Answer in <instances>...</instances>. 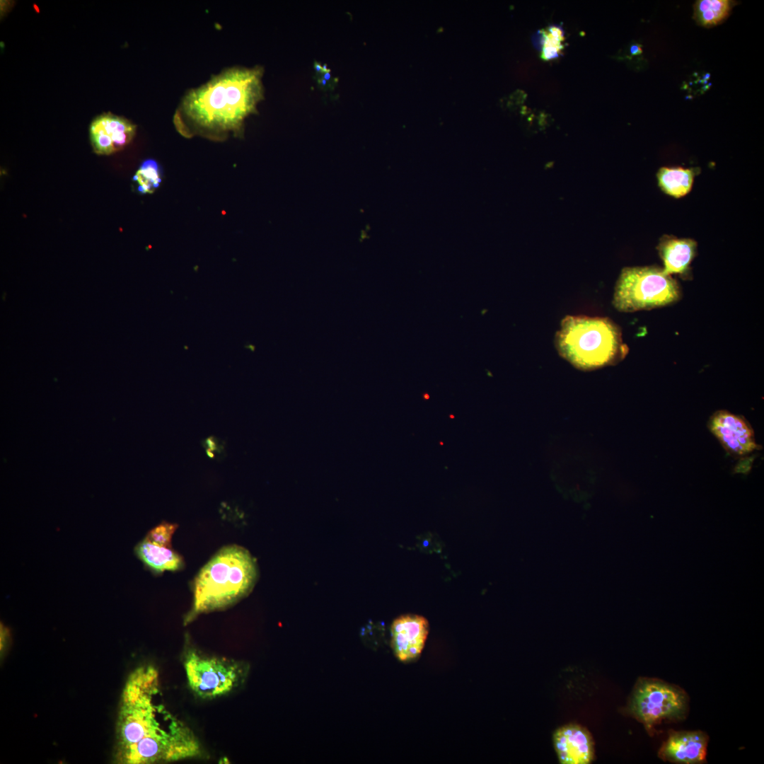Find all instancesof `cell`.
<instances>
[{"label":"cell","mask_w":764,"mask_h":764,"mask_svg":"<svg viewBox=\"0 0 764 764\" xmlns=\"http://www.w3.org/2000/svg\"><path fill=\"white\" fill-rule=\"evenodd\" d=\"M163 178L162 169L154 159L143 161L133 177L137 190L142 195L151 194L160 186Z\"/></svg>","instance_id":"ac0fdd59"},{"label":"cell","mask_w":764,"mask_h":764,"mask_svg":"<svg viewBox=\"0 0 764 764\" xmlns=\"http://www.w3.org/2000/svg\"><path fill=\"white\" fill-rule=\"evenodd\" d=\"M553 744L562 764H588L594 757V743L584 727L569 724L558 728L553 734Z\"/></svg>","instance_id":"7c38bea8"},{"label":"cell","mask_w":764,"mask_h":764,"mask_svg":"<svg viewBox=\"0 0 764 764\" xmlns=\"http://www.w3.org/2000/svg\"><path fill=\"white\" fill-rule=\"evenodd\" d=\"M642 52L641 46L637 44H634L630 47V53L633 55L639 54Z\"/></svg>","instance_id":"ffe728a7"},{"label":"cell","mask_w":764,"mask_h":764,"mask_svg":"<svg viewBox=\"0 0 764 764\" xmlns=\"http://www.w3.org/2000/svg\"><path fill=\"white\" fill-rule=\"evenodd\" d=\"M657 250L664 263L663 270L666 274L688 277L690 263L697 250V243L694 240L666 235L660 239Z\"/></svg>","instance_id":"4fadbf2b"},{"label":"cell","mask_w":764,"mask_h":764,"mask_svg":"<svg viewBox=\"0 0 764 764\" xmlns=\"http://www.w3.org/2000/svg\"><path fill=\"white\" fill-rule=\"evenodd\" d=\"M693 178V170L682 167H663L657 173L661 190L676 198L683 197L690 191Z\"/></svg>","instance_id":"9a60e30c"},{"label":"cell","mask_w":764,"mask_h":764,"mask_svg":"<svg viewBox=\"0 0 764 764\" xmlns=\"http://www.w3.org/2000/svg\"><path fill=\"white\" fill-rule=\"evenodd\" d=\"M565 30L561 24H553L539 30L533 36V43L542 59L558 58L565 49Z\"/></svg>","instance_id":"2e32d148"},{"label":"cell","mask_w":764,"mask_h":764,"mask_svg":"<svg viewBox=\"0 0 764 764\" xmlns=\"http://www.w3.org/2000/svg\"><path fill=\"white\" fill-rule=\"evenodd\" d=\"M183 666L190 688L202 699L230 693L245 682L249 671L243 661L209 656L193 647L186 649Z\"/></svg>","instance_id":"52a82bcc"},{"label":"cell","mask_w":764,"mask_h":764,"mask_svg":"<svg viewBox=\"0 0 764 764\" xmlns=\"http://www.w3.org/2000/svg\"><path fill=\"white\" fill-rule=\"evenodd\" d=\"M115 761L151 764L202 755L201 743L163 702L159 675L151 665L135 668L121 694L115 731Z\"/></svg>","instance_id":"6da1fadb"},{"label":"cell","mask_w":764,"mask_h":764,"mask_svg":"<svg viewBox=\"0 0 764 764\" xmlns=\"http://www.w3.org/2000/svg\"><path fill=\"white\" fill-rule=\"evenodd\" d=\"M555 344L562 358L581 370L615 364L628 352L619 327L607 318L567 316Z\"/></svg>","instance_id":"277c9868"},{"label":"cell","mask_w":764,"mask_h":764,"mask_svg":"<svg viewBox=\"0 0 764 764\" xmlns=\"http://www.w3.org/2000/svg\"><path fill=\"white\" fill-rule=\"evenodd\" d=\"M709 427L727 451L733 455L744 456L758 448L753 429L740 416L718 411L711 417Z\"/></svg>","instance_id":"30bf717a"},{"label":"cell","mask_w":764,"mask_h":764,"mask_svg":"<svg viewBox=\"0 0 764 764\" xmlns=\"http://www.w3.org/2000/svg\"><path fill=\"white\" fill-rule=\"evenodd\" d=\"M688 710V697L681 688L656 678L637 681L626 711L641 722L649 734L663 721H679Z\"/></svg>","instance_id":"8992f818"},{"label":"cell","mask_w":764,"mask_h":764,"mask_svg":"<svg viewBox=\"0 0 764 764\" xmlns=\"http://www.w3.org/2000/svg\"><path fill=\"white\" fill-rule=\"evenodd\" d=\"M429 633L427 620L419 615L406 614L391 624V647L395 657L402 662L417 659L422 654Z\"/></svg>","instance_id":"9c48e42d"},{"label":"cell","mask_w":764,"mask_h":764,"mask_svg":"<svg viewBox=\"0 0 764 764\" xmlns=\"http://www.w3.org/2000/svg\"><path fill=\"white\" fill-rule=\"evenodd\" d=\"M678 282L656 266L625 267L616 282L613 304L621 312H635L666 306L678 301Z\"/></svg>","instance_id":"5b68a950"},{"label":"cell","mask_w":764,"mask_h":764,"mask_svg":"<svg viewBox=\"0 0 764 764\" xmlns=\"http://www.w3.org/2000/svg\"><path fill=\"white\" fill-rule=\"evenodd\" d=\"M261 67L222 71L181 99L173 122L185 137L221 139L240 133L245 120L264 98Z\"/></svg>","instance_id":"7a4b0ae2"},{"label":"cell","mask_w":764,"mask_h":764,"mask_svg":"<svg viewBox=\"0 0 764 764\" xmlns=\"http://www.w3.org/2000/svg\"><path fill=\"white\" fill-rule=\"evenodd\" d=\"M708 736L701 731H670L658 756L664 761L696 764L706 760Z\"/></svg>","instance_id":"8fae6325"},{"label":"cell","mask_w":764,"mask_h":764,"mask_svg":"<svg viewBox=\"0 0 764 764\" xmlns=\"http://www.w3.org/2000/svg\"><path fill=\"white\" fill-rule=\"evenodd\" d=\"M137 127L127 118L110 112H103L91 122L89 137L94 153L110 155L127 146L136 134Z\"/></svg>","instance_id":"ba28073f"},{"label":"cell","mask_w":764,"mask_h":764,"mask_svg":"<svg viewBox=\"0 0 764 764\" xmlns=\"http://www.w3.org/2000/svg\"><path fill=\"white\" fill-rule=\"evenodd\" d=\"M177 528L175 523L163 521L151 529L145 538L159 545L172 547V537Z\"/></svg>","instance_id":"d6986e66"},{"label":"cell","mask_w":764,"mask_h":764,"mask_svg":"<svg viewBox=\"0 0 764 764\" xmlns=\"http://www.w3.org/2000/svg\"><path fill=\"white\" fill-rule=\"evenodd\" d=\"M731 6L727 0H700L695 5V18L704 26L716 25L724 19Z\"/></svg>","instance_id":"e0dca14e"},{"label":"cell","mask_w":764,"mask_h":764,"mask_svg":"<svg viewBox=\"0 0 764 764\" xmlns=\"http://www.w3.org/2000/svg\"><path fill=\"white\" fill-rule=\"evenodd\" d=\"M257 579V565L248 550L237 545L221 548L193 580L192 605L185 623L236 603L248 595Z\"/></svg>","instance_id":"3957f363"},{"label":"cell","mask_w":764,"mask_h":764,"mask_svg":"<svg viewBox=\"0 0 764 764\" xmlns=\"http://www.w3.org/2000/svg\"><path fill=\"white\" fill-rule=\"evenodd\" d=\"M134 552L144 566L156 574L165 571H178L185 566L183 557L172 547L153 543L145 538L135 546Z\"/></svg>","instance_id":"5bb4252c"}]
</instances>
